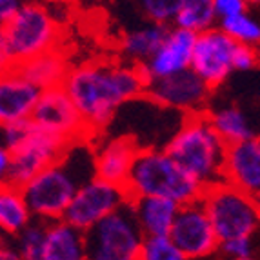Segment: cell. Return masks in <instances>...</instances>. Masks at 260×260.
I'll list each match as a JSON object with an SVG mask.
<instances>
[{
	"label": "cell",
	"instance_id": "1",
	"mask_svg": "<svg viewBox=\"0 0 260 260\" xmlns=\"http://www.w3.org/2000/svg\"><path fill=\"white\" fill-rule=\"evenodd\" d=\"M62 87L93 140L104 133L120 108L144 95L146 78L139 66L129 62L96 60L70 68Z\"/></svg>",
	"mask_w": 260,
	"mask_h": 260
},
{
	"label": "cell",
	"instance_id": "2",
	"mask_svg": "<svg viewBox=\"0 0 260 260\" xmlns=\"http://www.w3.org/2000/svg\"><path fill=\"white\" fill-rule=\"evenodd\" d=\"M93 177L91 140H77L58 160L42 169L20 189L33 218L51 222L64 217L77 189Z\"/></svg>",
	"mask_w": 260,
	"mask_h": 260
},
{
	"label": "cell",
	"instance_id": "3",
	"mask_svg": "<svg viewBox=\"0 0 260 260\" xmlns=\"http://www.w3.org/2000/svg\"><path fill=\"white\" fill-rule=\"evenodd\" d=\"M228 144L213 129L206 113L182 118L164 149L200 186L209 187L224 180V156Z\"/></svg>",
	"mask_w": 260,
	"mask_h": 260
},
{
	"label": "cell",
	"instance_id": "4",
	"mask_svg": "<svg viewBox=\"0 0 260 260\" xmlns=\"http://www.w3.org/2000/svg\"><path fill=\"white\" fill-rule=\"evenodd\" d=\"M124 189L129 199L160 197L182 206L199 200L204 187L187 175L164 148H144L135 156Z\"/></svg>",
	"mask_w": 260,
	"mask_h": 260
},
{
	"label": "cell",
	"instance_id": "5",
	"mask_svg": "<svg viewBox=\"0 0 260 260\" xmlns=\"http://www.w3.org/2000/svg\"><path fill=\"white\" fill-rule=\"evenodd\" d=\"M200 202L208 213L218 244L239 237H253L258 230V199L237 189L224 180L206 187Z\"/></svg>",
	"mask_w": 260,
	"mask_h": 260
},
{
	"label": "cell",
	"instance_id": "6",
	"mask_svg": "<svg viewBox=\"0 0 260 260\" xmlns=\"http://www.w3.org/2000/svg\"><path fill=\"white\" fill-rule=\"evenodd\" d=\"M2 29L15 66L58 48V22L46 6L37 0H24L15 17Z\"/></svg>",
	"mask_w": 260,
	"mask_h": 260
},
{
	"label": "cell",
	"instance_id": "7",
	"mask_svg": "<svg viewBox=\"0 0 260 260\" xmlns=\"http://www.w3.org/2000/svg\"><path fill=\"white\" fill-rule=\"evenodd\" d=\"M144 235L129 200L86 231L87 260H140Z\"/></svg>",
	"mask_w": 260,
	"mask_h": 260
},
{
	"label": "cell",
	"instance_id": "8",
	"mask_svg": "<svg viewBox=\"0 0 260 260\" xmlns=\"http://www.w3.org/2000/svg\"><path fill=\"white\" fill-rule=\"evenodd\" d=\"M211 93V87L191 68L158 80H149L144 89V96L156 106L177 111L184 117L209 111Z\"/></svg>",
	"mask_w": 260,
	"mask_h": 260
},
{
	"label": "cell",
	"instance_id": "9",
	"mask_svg": "<svg viewBox=\"0 0 260 260\" xmlns=\"http://www.w3.org/2000/svg\"><path fill=\"white\" fill-rule=\"evenodd\" d=\"M127 200L129 197L124 186H117L93 177L77 189L62 218L86 233L96 222L122 208Z\"/></svg>",
	"mask_w": 260,
	"mask_h": 260
},
{
	"label": "cell",
	"instance_id": "10",
	"mask_svg": "<svg viewBox=\"0 0 260 260\" xmlns=\"http://www.w3.org/2000/svg\"><path fill=\"white\" fill-rule=\"evenodd\" d=\"M71 144H73L71 140L64 139L60 135L33 126L27 139L9 153L11 155L9 184L22 187L42 169L58 160Z\"/></svg>",
	"mask_w": 260,
	"mask_h": 260
},
{
	"label": "cell",
	"instance_id": "11",
	"mask_svg": "<svg viewBox=\"0 0 260 260\" xmlns=\"http://www.w3.org/2000/svg\"><path fill=\"white\" fill-rule=\"evenodd\" d=\"M168 237L187 260L206 258L218 251V239L200 199L178 206Z\"/></svg>",
	"mask_w": 260,
	"mask_h": 260
},
{
	"label": "cell",
	"instance_id": "12",
	"mask_svg": "<svg viewBox=\"0 0 260 260\" xmlns=\"http://www.w3.org/2000/svg\"><path fill=\"white\" fill-rule=\"evenodd\" d=\"M237 42L231 40L218 26L206 29L195 37L189 68L211 89H217L233 73V51Z\"/></svg>",
	"mask_w": 260,
	"mask_h": 260
},
{
	"label": "cell",
	"instance_id": "13",
	"mask_svg": "<svg viewBox=\"0 0 260 260\" xmlns=\"http://www.w3.org/2000/svg\"><path fill=\"white\" fill-rule=\"evenodd\" d=\"M29 120L37 127L60 135L64 139L77 142V140H91L87 135L84 122L78 115L77 108L71 102L70 95L62 86L42 89L31 111Z\"/></svg>",
	"mask_w": 260,
	"mask_h": 260
},
{
	"label": "cell",
	"instance_id": "14",
	"mask_svg": "<svg viewBox=\"0 0 260 260\" xmlns=\"http://www.w3.org/2000/svg\"><path fill=\"white\" fill-rule=\"evenodd\" d=\"M195 37L197 35L191 31L169 26L155 53L142 66H139L146 82L187 70L191 64Z\"/></svg>",
	"mask_w": 260,
	"mask_h": 260
},
{
	"label": "cell",
	"instance_id": "15",
	"mask_svg": "<svg viewBox=\"0 0 260 260\" xmlns=\"http://www.w3.org/2000/svg\"><path fill=\"white\" fill-rule=\"evenodd\" d=\"M100 137V142L93 146V173L100 180L124 186L127 175L137 153L139 144L126 135H115V137Z\"/></svg>",
	"mask_w": 260,
	"mask_h": 260
},
{
	"label": "cell",
	"instance_id": "16",
	"mask_svg": "<svg viewBox=\"0 0 260 260\" xmlns=\"http://www.w3.org/2000/svg\"><path fill=\"white\" fill-rule=\"evenodd\" d=\"M224 182L258 199L260 140L258 137L228 144L224 156Z\"/></svg>",
	"mask_w": 260,
	"mask_h": 260
},
{
	"label": "cell",
	"instance_id": "17",
	"mask_svg": "<svg viewBox=\"0 0 260 260\" xmlns=\"http://www.w3.org/2000/svg\"><path fill=\"white\" fill-rule=\"evenodd\" d=\"M39 96L40 89L17 66L0 73V124L29 118Z\"/></svg>",
	"mask_w": 260,
	"mask_h": 260
},
{
	"label": "cell",
	"instance_id": "18",
	"mask_svg": "<svg viewBox=\"0 0 260 260\" xmlns=\"http://www.w3.org/2000/svg\"><path fill=\"white\" fill-rule=\"evenodd\" d=\"M40 260H87L86 233L64 218L46 222Z\"/></svg>",
	"mask_w": 260,
	"mask_h": 260
},
{
	"label": "cell",
	"instance_id": "19",
	"mask_svg": "<svg viewBox=\"0 0 260 260\" xmlns=\"http://www.w3.org/2000/svg\"><path fill=\"white\" fill-rule=\"evenodd\" d=\"M129 204L144 237L168 235L178 211V204L160 197H137L129 199Z\"/></svg>",
	"mask_w": 260,
	"mask_h": 260
},
{
	"label": "cell",
	"instance_id": "20",
	"mask_svg": "<svg viewBox=\"0 0 260 260\" xmlns=\"http://www.w3.org/2000/svg\"><path fill=\"white\" fill-rule=\"evenodd\" d=\"M17 68L29 82H33L42 91L48 87L62 86L71 66L68 58L62 55L60 49L56 48L42 53V55L33 56V58L22 62V64H17Z\"/></svg>",
	"mask_w": 260,
	"mask_h": 260
},
{
	"label": "cell",
	"instance_id": "21",
	"mask_svg": "<svg viewBox=\"0 0 260 260\" xmlns=\"http://www.w3.org/2000/svg\"><path fill=\"white\" fill-rule=\"evenodd\" d=\"M168 27L169 26L146 22L142 26L127 31L120 40V53L124 56V62L142 66L158 48Z\"/></svg>",
	"mask_w": 260,
	"mask_h": 260
},
{
	"label": "cell",
	"instance_id": "22",
	"mask_svg": "<svg viewBox=\"0 0 260 260\" xmlns=\"http://www.w3.org/2000/svg\"><path fill=\"white\" fill-rule=\"evenodd\" d=\"M209 122H211L213 129L217 131L218 137L225 144H235L240 140H247L256 137L253 129L249 117L239 108V106H220V108L206 111Z\"/></svg>",
	"mask_w": 260,
	"mask_h": 260
},
{
	"label": "cell",
	"instance_id": "23",
	"mask_svg": "<svg viewBox=\"0 0 260 260\" xmlns=\"http://www.w3.org/2000/svg\"><path fill=\"white\" fill-rule=\"evenodd\" d=\"M33 220L22 189L17 186L0 187V231L9 237H17Z\"/></svg>",
	"mask_w": 260,
	"mask_h": 260
},
{
	"label": "cell",
	"instance_id": "24",
	"mask_svg": "<svg viewBox=\"0 0 260 260\" xmlns=\"http://www.w3.org/2000/svg\"><path fill=\"white\" fill-rule=\"evenodd\" d=\"M217 22L213 0H182L171 26L199 35L202 31L215 27Z\"/></svg>",
	"mask_w": 260,
	"mask_h": 260
},
{
	"label": "cell",
	"instance_id": "25",
	"mask_svg": "<svg viewBox=\"0 0 260 260\" xmlns=\"http://www.w3.org/2000/svg\"><path fill=\"white\" fill-rule=\"evenodd\" d=\"M217 26L237 44H246V46H256L258 48L260 24L249 11L222 18V20L217 22Z\"/></svg>",
	"mask_w": 260,
	"mask_h": 260
},
{
	"label": "cell",
	"instance_id": "26",
	"mask_svg": "<svg viewBox=\"0 0 260 260\" xmlns=\"http://www.w3.org/2000/svg\"><path fill=\"white\" fill-rule=\"evenodd\" d=\"M44 231H46V222L33 218L17 235L15 247H17V251L22 260H40V256H42Z\"/></svg>",
	"mask_w": 260,
	"mask_h": 260
},
{
	"label": "cell",
	"instance_id": "27",
	"mask_svg": "<svg viewBox=\"0 0 260 260\" xmlns=\"http://www.w3.org/2000/svg\"><path fill=\"white\" fill-rule=\"evenodd\" d=\"M140 260H187L168 235L144 237Z\"/></svg>",
	"mask_w": 260,
	"mask_h": 260
},
{
	"label": "cell",
	"instance_id": "28",
	"mask_svg": "<svg viewBox=\"0 0 260 260\" xmlns=\"http://www.w3.org/2000/svg\"><path fill=\"white\" fill-rule=\"evenodd\" d=\"M137 4L148 22L171 26L182 0H137Z\"/></svg>",
	"mask_w": 260,
	"mask_h": 260
},
{
	"label": "cell",
	"instance_id": "29",
	"mask_svg": "<svg viewBox=\"0 0 260 260\" xmlns=\"http://www.w3.org/2000/svg\"><path fill=\"white\" fill-rule=\"evenodd\" d=\"M33 126H35V124H33L29 118L0 124V144L11 153L15 148H18V146L27 139V135L31 133Z\"/></svg>",
	"mask_w": 260,
	"mask_h": 260
},
{
	"label": "cell",
	"instance_id": "30",
	"mask_svg": "<svg viewBox=\"0 0 260 260\" xmlns=\"http://www.w3.org/2000/svg\"><path fill=\"white\" fill-rule=\"evenodd\" d=\"M258 48L256 46H246V44H237L233 51V71H253L258 66Z\"/></svg>",
	"mask_w": 260,
	"mask_h": 260
},
{
	"label": "cell",
	"instance_id": "31",
	"mask_svg": "<svg viewBox=\"0 0 260 260\" xmlns=\"http://www.w3.org/2000/svg\"><path fill=\"white\" fill-rule=\"evenodd\" d=\"M253 237H239V239H230L218 244V249L224 253L228 258H240V256H251L255 247H253Z\"/></svg>",
	"mask_w": 260,
	"mask_h": 260
},
{
	"label": "cell",
	"instance_id": "32",
	"mask_svg": "<svg viewBox=\"0 0 260 260\" xmlns=\"http://www.w3.org/2000/svg\"><path fill=\"white\" fill-rule=\"evenodd\" d=\"M213 8H215L217 20L247 11V4L244 0H213Z\"/></svg>",
	"mask_w": 260,
	"mask_h": 260
},
{
	"label": "cell",
	"instance_id": "33",
	"mask_svg": "<svg viewBox=\"0 0 260 260\" xmlns=\"http://www.w3.org/2000/svg\"><path fill=\"white\" fill-rule=\"evenodd\" d=\"M22 2L24 0H0V27H4L15 17Z\"/></svg>",
	"mask_w": 260,
	"mask_h": 260
},
{
	"label": "cell",
	"instance_id": "34",
	"mask_svg": "<svg viewBox=\"0 0 260 260\" xmlns=\"http://www.w3.org/2000/svg\"><path fill=\"white\" fill-rule=\"evenodd\" d=\"M13 66H15V62H13V58H11V53H9L4 29L0 27V73L8 71L9 68H13Z\"/></svg>",
	"mask_w": 260,
	"mask_h": 260
},
{
	"label": "cell",
	"instance_id": "35",
	"mask_svg": "<svg viewBox=\"0 0 260 260\" xmlns=\"http://www.w3.org/2000/svg\"><path fill=\"white\" fill-rule=\"evenodd\" d=\"M9 164H11V155L0 144V187H4L9 184Z\"/></svg>",
	"mask_w": 260,
	"mask_h": 260
},
{
	"label": "cell",
	"instance_id": "36",
	"mask_svg": "<svg viewBox=\"0 0 260 260\" xmlns=\"http://www.w3.org/2000/svg\"><path fill=\"white\" fill-rule=\"evenodd\" d=\"M0 260H22L13 244L0 242Z\"/></svg>",
	"mask_w": 260,
	"mask_h": 260
},
{
	"label": "cell",
	"instance_id": "37",
	"mask_svg": "<svg viewBox=\"0 0 260 260\" xmlns=\"http://www.w3.org/2000/svg\"><path fill=\"white\" fill-rule=\"evenodd\" d=\"M230 260H256L255 256H240V258H230Z\"/></svg>",
	"mask_w": 260,
	"mask_h": 260
},
{
	"label": "cell",
	"instance_id": "38",
	"mask_svg": "<svg viewBox=\"0 0 260 260\" xmlns=\"http://www.w3.org/2000/svg\"><path fill=\"white\" fill-rule=\"evenodd\" d=\"M244 2H246V4L249 6V4H258L260 0H244Z\"/></svg>",
	"mask_w": 260,
	"mask_h": 260
}]
</instances>
